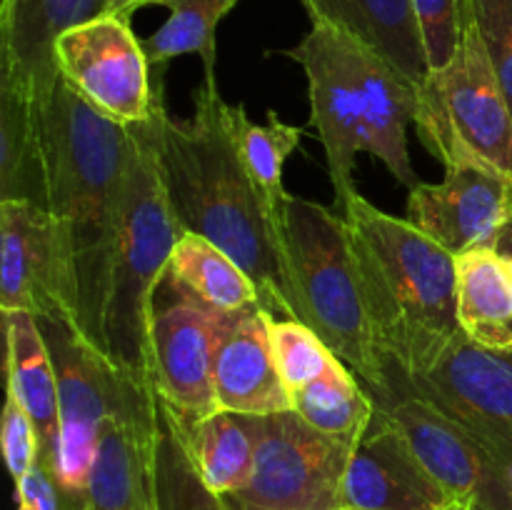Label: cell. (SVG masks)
<instances>
[{
    "instance_id": "6da1fadb",
    "label": "cell",
    "mask_w": 512,
    "mask_h": 510,
    "mask_svg": "<svg viewBox=\"0 0 512 510\" xmlns=\"http://www.w3.org/2000/svg\"><path fill=\"white\" fill-rule=\"evenodd\" d=\"M225 108L218 80H205L193 95V115L175 120L165 110L163 83H155L158 165L168 200L188 233L213 240L253 278L273 318H295L280 220L240 160Z\"/></svg>"
},
{
    "instance_id": "7a4b0ae2",
    "label": "cell",
    "mask_w": 512,
    "mask_h": 510,
    "mask_svg": "<svg viewBox=\"0 0 512 510\" xmlns=\"http://www.w3.org/2000/svg\"><path fill=\"white\" fill-rule=\"evenodd\" d=\"M48 210L63 223L78 285V328L98 350L110 265L123 223L133 135L60 80L43 103Z\"/></svg>"
},
{
    "instance_id": "3957f363",
    "label": "cell",
    "mask_w": 512,
    "mask_h": 510,
    "mask_svg": "<svg viewBox=\"0 0 512 510\" xmlns=\"http://www.w3.org/2000/svg\"><path fill=\"white\" fill-rule=\"evenodd\" d=\"M370 320L385 360L410 368L460 333L455 255L355 193L343 205Z\"/></svg>"
},
{
    "instance_id": "277c9868",
    "label": "cell",
    "mask_w": 512,
    "mask_h": 510,
    "mask_svg": "<svg viewBox=\"0 0 512 510\" xmlns=\"http://www.w3.org/2000/svg\"><path fill=\"white\" fill-rule=\"evenodd\" d=\"M133 135L123 223L110 265L98 353L133 383H153V315L170 255L185 228L175 218L158 165L155 115L128 125Z\"/></svg>"
},
{
    "instance_id": "5b68a950",
    "label": "cell",
    "mask_w": 512,
    "mask_h": 510,
    "mask_svg": "<svg viewBox=\"0 0 512 510\" xmlns=\"http://www.w3.org/2000/svg\"><path fill=\"white\" fill-rule=\"evenodd\" d=\"M280 245L295 320L313 328L370 393H383L388 388L385 358L343 213L290 195L280 223Z\"/></svg>"
},
{
    "instance_id": "8992f818",
    "label": "cell",
    "mask_w": 512,
    "mask_h": 510,
    "mask_svg": "<svg viewBox=\"0 0 512 510\" xmlns=\"http://www.w3.org/2000/svg\"><path fill=\"white\" fill-rule=\"evenodd\" d=\"M420 140L445 165L483 163L512 180V108L475 20L463 8L453 60L418 90Z\"/></svg>"
},
{
    "instance_id": "52a82bcc",
    "label": "cell",
    "mask_w": 512,
    "mask_h": 510,
    "mask_svg": "<svg viewBox=\"0 0 512 510\" xmlns=\"http://www.w3.org/2000/svg\"><path fill=\"white\" fill-rule=\"evenodd\" d=\"M405 385L468 430L500 465L512 458V350H493L463 333L410 368L385 360Z\"/></svg>"
},
{
    "instance_id": "ba28073f",
    "label": "cell",
    "mask_w": 512,
    "mask_h": 510,
    "mask_svg": "<svg viewBox=\"0 0 512 510\" xmlns=\"http://www.w3.org/2000/svg\"><path fill=\"white\" fill-rule=\"evenodd\" d=\"M248 420L255 463L238 498L273 508H343V480L355 445L320 433L295 410Z\"/></svg>"
},
{
    "instance_id": "9c48e42d",
    "label": "cell",
    "mask_w": 512,
    "mask_h": 510,
    "mask_svg": "<svg viewBox=\"0 0 512 510\" xmlns=\"http://www.w3.org/2000/svg\"><path fill=\"white\" fill-rule=\"evenodd\" d=\"M35 320L48 343L58 380L60 438L58 458L50 475L60 493L85 505L100 430L110 410L115 408L123 375L110 368L108 360L85 340L78 328L55 318Z\"/></svg>"
},
{
    "instance_id": "30bf717a",
    "label": "cell",
    "mask_w": 512,
    "mask_h": 510,
    "mask_svg": "<svg viewBox=\"0 0 512 510\" xmlns=\"http://www.w3.org/2000/svg\"><path fill=\"white\" fill-rule=\"evenodd\" d=\"M55 65L60 80L105 118L138 125L153 115V65L130 18L103 13L65 30L55 43Z\"/></svg>"
},
{
    "instance_id": "8fae6325",
    "label": "cell",
    "mask_w": 512,
    "mask_h": 510,
    "mask_svg": "<svg viewBox=\"0 0 512 510\" xmlns=\"http://www.w3.org/2000/svg\"><path fill=\"white\" fill-rule=\"evenodd\" d=\"M0 308L78 328L68 235L50 210L28 200H0Z\"/></svg>"
},
{
    "instance_id": "7c38bea8",
    "label": "cell",
    "mask_w": 512,
    "mask_h": 510,
    "mask_svg": "<svg viewBox=\"0 0 512 510\" xmlns=\"http://www.w3.org/2000/svg\"><path fill=\"white\" fill-rule=\"evenodd\" d=\"M173 285L163 305L155 300L153 373L155 388L180 423H198L218 413L213 365L225 335L243 310H220Z\"/></svg>"
},
{
    "instance_id": "4fadbf2b",
    "label": "cell",
    "mask_w": 512,
    "mask_h": 510,
    "mask_svg": "<svg viewBox=\"0 0 512 510\" xmlns=\"http://www.w3.org/2000/svg\"><path fill=\"white\" fill-rule=\"evenodd\" d=\"M385 375L388 388L370 395L400 425L435 480L453 498L468 500L473 510H512L508 475L488 448L435 405L405 388L388 368Z\"/></svg>"
},
{
    "instance_id": "5bb4252c",
    "label": "cell",
    "mask_w": 512,
    "mask_h": 510,
    "mask_svg": "<svg viewBox=\"0 0 512 510\" xmlns=\"http://www.w3.org/2000/svg\"><path fill=\"white\" fill-rule=\"evenodd\" d=\"M158 435V388L123 378L115 408L100 430L85 508L160 510Z\"/></svg>"
},
{
    "instance_id": "9a60e30c",
    "label": "cell",
    "mask_w": 512,
    "mask_h": 510,
    "mask_svg": "<svg viewBox=\"0 0 512 510\" xmlns=\"http://www.w3.org/2000/svg\"><path fill=\"white\" fill-rule=\"evenodd\" d=\"M280 55L298 63L308 78L310 125L325 150L330 185L335 193L333 208L340 213L343 205L358 193L353 183L355 155L360 150L370 153L373 143L363 103L350 83L340 55L338 30L328 23H313L298 45L280 50Z\"/></svg>"
},
{
    "instance_id": "2e32d148",
    "label": "cell",
    "mask_w": 512,
    "mask_h": 510,
    "mask_svg": "<svg viewBox=\"0 0 512 510\" xmlns=\"http://www.w3.org/2000/svg\"><path fill=\"white\" fill-rule=\"evenodd\" d=\"M512 205V180L483 163L445 168L440 183L408 190L405 218L453 255L493 248Z\"/></svg>"
},
{
    "instance_id": "e0dca14e",
    "label": "cell",
    "mask_w": 512,
    "mask_h": 510,
    "mask_svg": "<svg viewBox=\"0 0 512 510\" xmlns=\"http://www.w3.org/2000/svg\"><path fill=\"white\" fill-rule=\"evenodd\" d=\"M455 500L425 468L400 425L375 403L373 420L350 453L343 505L360 510H445Z\"/></svg>"
},
{
    "instance_id": "ac0fdd59",
    "label": "cell",
    "mask_w": 512,
    "mask_h": 510,
    "mask_svg": "<svg viewBox=\"0 0 512 510\" xmlns=\"http://www.w3.org/2000/svg\"><path fill=\"white\" fill-rule=\"evenodd\" d=\"M108 13V0H3L0 85L48 103L60 83L55 43L65 30Z\"/></svg>"
},
{
    "instance_id": "d6986e66",
    "label": "cell",
    "mask_w": 512,
    "mask_h": 510,
    "mask_svg": "<svg viewBox=\"0 0 512 510\" xmlns=\"http://www.w3.org/2000/svg\"><path fill=\"white\" fill-rule=\"evenodd\" d=\"M338 43L350 83L363 103L373 143L370 155L378 158L400 185L413 190L420 178L410 163L408 128L418 115V90L400 78L378 53L343 30H338Z\"/></svg>"
},
{
    "instance_id": "ffe728a7",
    "label": "cell",
    "mask_w": 512,
    "mask_h": 510,
    "mask_svg": "<svg viewBox=\"0 0 512 510\" xmlns=\"http://www.w3.org/2000/svg\"><path fill=\"white\" fill-rule=\"evenodd\" d=\"M270 323L273 315L263 305H253L225 335L213 365L218 410L253 418L293 410V393L275 365Z\"/></svg>"
},
{
    "instance_id": "44dd1931",
    "label": "cell",
    "mask_w": 512,
    "mask_h": 510,
    "mask_svg": "<svg viewBox=\"0 0 512 510\" xmlns=\"http://www.w3.org/2000/svg\"><path fill=\"white\" fill-rule=\"evenodd\" d=\"M310 23H328L378 53L415 90L430 65L413 0H300Z\"/></svg>"
},
{
    "instance_id": "7402d4cb",
    "label": "cell",
    "mask_w": 512,
    "mask_h": 510,
    "mask_svg": "<svg viewBox=\"0 0 512 510\" xmlns=\"http://www.w3.org/2000/svg\"><path fill=\"white\" fill-rule=\"evenodd\" d=\"M5 330V373H8V395H13L30 420L35 423L40 440V458L48 473H53L58 458L60 438V405L58 380H55L53 358L45 343L35 315L25 310H3Z\"/></svg>"
},
{
    "instance_id": "603a6c76",
    "label": "cell",
    "mask_w": 512,
    "mask_h": 510,
    "mask_svg": "<svg viewBox=\"0 0 512 510\" xmlns=\"http://www.w3.org/2000/svg\"><path fill=\"white\" fill-rule=\"evenodd\" d=\"M455 313L465 338L483 348L512 350V278L493 248L455 255Z\"/></svg>"
},
{
    "instance_id": "cb8c5ba5",
    "label": "cell",
    "mask_w": 512,
    "mask_h": 510,
    "mask_svg": "<svg viewBox=\"0 0 512 510\" xmlns=\"http://www.w3.org/2000/svg\"><path fill=\"white\" fill-rule=\"evenodd\" d=\"M0 200H28L48 210L43 103L0 85Z\"/></svg>"
},
{
    "instance_id": "d4e9b609",
    "label": "cell",
    "mask_w": 512,
    "mask_h": 510,
    "mask_svg": "<svg viewBox=\"0 0 512 510\" xmlns=\"http://www.w3.org/2000/svg\"><path fill=\"white\" fill-rule=\"evenodd\" d=\"M175 423L205 488L218 498L243 493L255 463V440L248 415L218 410L198 423H180L178 418Z\"/></svg>"
},
{
    "instance_id": "484cf974",
    "label": "cell",
    "mask_w": 512,
    "mask_h": 510,
    "mask_svg": "<svg viewBox=\"0 0 512 510\" xmlns=\"http://www.w3.org/2000/svg\"><path fill=\"white\" fill-rule=\"evenodd\" d=\"M225 118H228L235 148H238V155L243 160L245 170H248L250 180L258 188V193L263 195L270 213L283 223V210L290 198L283 183L285 163L300 148L305 130L298 128V125L283 123L275 110H268V123L265 125L253 123L243 103H228Z\"/></svg>"
},
{
    "instance_id": "4316f807",
    "label": "cell",
    "mask_w": 512,
    "mask_h": 510,
    "mask_svg": "<svg viewBox=\"0 0 512 510\" xmlns=\"http://www.w3.org/2000/svg\"><path fill=\"white\" fill-rule=\"evenodd\" d=\"M168 280L220 310L260 305L253 278L213 240L188 230L180 235L170 255Z\"/></svg>"
},
{
    "instance_id": "83f0119b",
    "label": "cell",
    "mask_w": 512,
    "mask_h": 510,
    "mask_svg": "<svg viewBox=\"0 0 512 510\" xmlns=\"http://www.w3.org/2000/svg\"><path fill=\"white\" fill-rule=\"evenodd\" d=\"M293 410L315 430L355 445L375 413V398L340 358L293 395Z\"/></svg>"
},
{
    "instance_id": "f1b7e54d",
    "label": "cell",
    "mask_w": 512,
    "mask_h": 510,
    "mask_svg": "<svg viewBox=\"0 0 512 510\" xmlns=\"http://www.w3.org/2000/svg\"><path fill=\"white\" fill-rule=\"evenodd\" d=\"M238 3L240 0H138V10L148 5L170 10L168 20L143 40L150 65L165 68V63L180 55H198L205 80H215V30Z\"/></svg>"
},
{
    "instance_id": "f546056e",
    "label": "cell",
    "mask_w": 512,
    "mask_h": 510,
    "mask_svg": "<svg viewBox=\"0 0 512 510\" xmlns=\"http://www.w3.org/2000/svg\"><path fill=\"white\" fill-rule=\"evenodd\" d=\"M160 510H220V498L205 488L180 438L173 413L160 398L158 435Z\"/></svg>"
},
{
    "instance_id": "4dcf8cb0",
    "label": "cell",
    "mask_w": 512,
    "mask_h": 510,
    "mask_svg": "<svg viewBox=\"0 0 512 510\" xmlns=\"http://www.w3.org/2000/svg\"><path fill=\"white\" fill-rule=\"evenodd\" d=\"M270 343L280 378L293 395L318 380L335 358L320 335L295 318H273Z\"/></svg>"
},
{
    "instance_id": "1f68e13d",
    "label": "cell",
    "mask_w": 512,
    "mask_h": 510,
    "mask_svg": "<svg viewBox=\"0 0 512 510\" xmlns=\"http://www.w3.org/2000/svg\"><path fill=\"white\" fill-rule=\"evenodd\" d=\"M430 73L453 60L463 38V0H413Z\"/></svg>"
},
{
    "instance_id": "d6a6232c",
    "label": "cell",
    "mask_w": 512,
    "mask_h": 510,
    "mask_svg": "<svg viewBox=\"0 0 512 510\" xmlns=\"http://www.w3.org/2000/svg\"><path fill=\"white\" fill-rule=\"evenodd\" d=\"M478 25L512 108V0H463Z\"/></svg>"
},
{
    "instance_id": "836d02e7",
    "label": "cell",
    "mask_w": 512,
    "mask_h": 510,
    "mask_svg": "<svg viewBox=\"0 0 512 510\" xmlns=\"http://www.w3.org/2000/svg\"><path fill=\"white\" fill-rule=\"evenodd\" d=\"M0 440H3V458L5 465H8L10 478L18 483V480H23L38 465L40 440L35 423L13 395L5 398Z\"/></svg>"
},
{
    "instance_id": "e575fe53",
    "label": "cell",
    "mask_w": 512,
    "mask_h": 510,
    "mask_svg": "<svg viewBox=\"0 0 512 510\" xmlns=\"http://www.w3.org/2000/svg\"><path fill=\"white\" fill-rule=\"evenodd\" d=\"M58 493L60 490L55 485L53 475L40 463L23 480L15 483V503H18V510H60Z\"/></svg>"
},
{
    "instance_id": "d590c367",
    "label": "cell",
    "mask_w": 512,
    "mask_h": 510,
    "mask_svg": "<svg viewBox=\"0 0 512 510\" xmlns=\"http://www.w3.org/2000/svg\"><path fill=\"white\" fill-rule=\"evenodd\" d=\"M493 250L500 255V258H512V205H510L508 220H505V225L500 228L498 238H495Z\"/></svg>"
},
{
    "instance_id": "8d00e7d4",
    "label": "cell",
    "mask_w": 512,
    "mask_h": 510,
    "mask_svg": "<svg viewBox=\"0 0 512 510\" xmlns=\"http://www.w3.org/2000/svg\"><path fill=\"white\" fill-rule=\"evenodd\" d=\"M223 500L228 503L230 510H298V508H273V505L250 503V500L238 498V495H223Z\"/></svg>"
},
{
    "instance_id": "74e56055",
    "label": "cell",
    "mask_w": 512,
    "mask_h": 510,
    "mask_svg": "<svg viewBox=\"0 0 512 510\" xmlns=\"http://www.w3.org/2000/svg\"><path fill=\"white\" fill-rule=\"evenodd\" d=\"M135 10H138V0H108V13L133 18Z\"/></svg>"
},
{
    "instance_id": "f35d334b",
    "label": "cell",
    "mask_w": 512,
    "mask_h": 510,
    "mask_svg": "<svg viewBox=\"0 0 512 510\" xmlns=\"http://www.w3.org/2000/svg\"><path fill=\"white\" fill-rule=\"evenodd\" d=\"M445 510H473V505H470L468 500H455V503L448 505Z\"/></svg>"
},
{
    "instance_id": "ab89813d",
    "label": "cell",
    "mask_w": 512,
    "mask_h": 510,
    "mask_svg": "<svg viewBox=\"0 0 512 510\" xmlns=\"http://www.w3.org/2000/svg\"><path fill=\"white\" fill-rule=\"evenodd\" d=\"M220 510H230V508H228V503H225L223 498H220Z\"/></svg>"
},
{
    "instance_id": "60d3db41",
    "label": "cell",
    "mask_w": 512,
    "mask_h": 510,
    "mask_svg": "<svg viewBox=\"0 0 512 510\" xmlns=\"http://www.w3.org/2000/svg\"><path fill=\"white\" fill-rule=\"evenodd\" d=\"M505 263H508V270H510V278H512V258H505Z\"/></svg>"
},
{
    "instance_id": "b9f144b4",
    "label": "cell",
    "mask_w": 512,
    "mask_h": 510,
    "mask_svg": "<svg viewBox=\"0 0 512 510\" xmlns=\"http://www.w3.org/2000/svg\"><path fill=\"white\" fill-rule=\"evenodd\" d=\"M338 510H360V508H348V505H343V508H338Z\"/></svg>"
},
{
    "instance_id": "7bdbcfd3",
    "label": "cell",
    "mask_w": 512,
    "mask_h": 510,
    "mask_svg": "<svg viewBox=\"0 0 512 510\" xmlns=\"http://www.w3.org/2000/svg\"><path fill=\"white\" fill-rule=\"evenodd\" d=\"M80 510H90V508H85V505H83V508H80Z\"/></svg>"
}]
</instances>
